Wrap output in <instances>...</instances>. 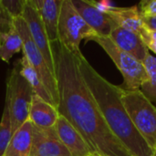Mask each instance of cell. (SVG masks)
Here are the masks:
<instances>
[{
  "label": "cell",
  "instance_id": "cell-27",
  "mask_svg": "<svg viewBox=\"0 0 156 156\" xmlns=\"http://www.w3.org/2000/svg\"><path fill=\"white\" fill-rule=\"evenodd\" d=\"M89 156H101V155H99V154H91L90 155H89Z\"/></svg>",
  "mask_w": 156,
  "mask_h": 156
},
{
  "label": "cell",
  "instance_id": "cell-26",
  "mask_svg": "<svg viewBox=\"0 0 156 156\" xmlns=\"http://www.w3.org/2000/svg\"><path fill=\"white\" fill-rule=\"evenodd\" d=\"M144 26L153 31H156V16H142Z\"/></svg>",
  "mask_w": 156,
  "mask_h": 156
},
{
  "label": "cell",
  "instance_id": "cell-3",
  "mask_svg": "<svg viewBox=\"0 0 156 156\" xmlns=\"http://www.w3.org/2000/svg\"><path fill=\"white\" fill-rule=\"evenodd\" d=\"M121 98L133 125L154 153L156 146V106L141 90H129L122 89Z\"/></svg>",
  "mask_w": 156,
  "mask_h": 156
},
{
  "label": "cell",
  "instance_id": "cell-4",
  "mask_svg": "<svg viewBox=\"0 0 156 156\" xmlns=\"http://www.w3.org/2000/svg\"><path fill=\"white\" fill-rule=\"evenodd\" d=\"M98 36L80 16L71 0H62L58 25V43L74 55L81 53L80 44L82 39L89 41Z\"/></svg>",
  "mask_w": 156,
  "mask_h": 156
},
{
  "label": "cell",
  "instance_id": "cell-24",
  "mask_svg": "<svg viewBox=\"0 0 156 156\" xmlns=\"http://www.w3.org/2000/svg\"><path fill=\"white\" fill-rule=\"evenodd\" d=\"M143 41L149 50L154 51L156 54V31L150 30L146 27L145 31L141 36Z\"/></svg>",
  "mask_w": 156,
  "mask_h": 156
},
{
  "label": "cell",
  "instance_id": "cell-9",
  "mask_svg": "<svg viewBox=\"0 0 156 156\" xmlns=\"http://www.w3.org/2000/svg\"><path fill=\"white\" fill-rule=\"evenodd\" d=\"M29 156H71L63 145L54 128H38L33 125L32 146Z\"/></svg>",
  "mask_w": 156,
  "mask_h": 156
},
{
  "label": "cell",
  "instance_id": "cell-28",
  "mask_svg": "<svg viewBox=\"0 0 156 156\" xmlns=\"http://www.w3.org/2000/svg\"><path fill=\"white\" fill-rule=\"evenodd\" d=\"M154 156H156V146H155V149H154Z\"/></svg>",
  "mask_w": 156,
  "mask_h": 156
},
{
  "label": "cell",
  "instance_id": "cell-23",
  "mask_svg": "<svg viewBox=\"0 0 156 156\" xmlns=\"http://www.w3.org/2000/svg\"><path fill=\"white\" fill-rule=\"evenodd\" d=\"M138 9L142 16H156V0H144L140 2Z\"/></svg>",
  "mask_w": 156,
  "mask_h": 156
},
{
  "label": "cell",
  "instance_id": "cell-14",
  "mask_svg": "<svg viewBox=\"0 0 156 156\" xmlns=\"http://www.w3.org/2000/svg\"><path fill=\"white\" fill-rule=\"evenodd\" d=\"M58 117L59 114L55 106L39 96L33 95L28 119L34 126L43 129L53 128Z\"/></svg>",
  "mask_w": 156,
  "mask_h": 156
},
{
  "label": "cell",
  "instance_id": "cell-19",
  "mask_svg": "<svg viewBox=\"0 0 156 156\" xmlns=\"http://www.w3.org/2000/svg\"><path fill=\"white\" fill-rule=\"evenodd\" d=\"M143 64L147 74V80L142 84L140 90L152 102H156V58L149 53Z\"/></svg>",
  "mask_w": 156,
  "mask_h": 156
},
{
  "label": "cell",
  "instance_id": "cell-11",
  "mask_svg": "<svg viewBox=\"0 0 156 156\" xmlns=\"http://www.w3.org/2000/svg\"><path fill=\"white\" fill-rule=\"evenodd\" d=\"M53 128L71 156H89L93 154L80 133L64 117L59 115Z\"/></svg>",
  "mask_w": 156,
  "mask_h": 156
},
{
  "label": "cell",
  "instance_id": "cell-10",
  "mask_svg": "<svg viewBox=\"0 0 156 156\" xmlns=\"http://www.w3.org/2000/svg\"><path fill=\"white\" fill-rule=\"evenodd\" d=\"M73 6L98 36L110 37L112 32L118 27L112 18L107 14L100 11L88 0H71Z\"/></svg>",
  "mask_w": 156,
  "mask_h": 156
},
{
  "label": "cell",
  "instance_id": "cell-13",
  "mask_svg": "<svg viewBox=\"0 0 156 156\" xmlns=\"http://www.w3.org/2000/svg\"><path fill=\"white\" fill-rule=\"evenodd\" d=\"M30 1L39 15L50 43H58V25L62 0Z\"/></svg>",
  "mask_w": 156,
  "mask_h": 156
},
{
  "label": "cell",
  "instance_id": "cell-21",
  "mask_svg": "<svg viewBox=\"0 0 156 156\" xmlns=\"http://www.w3.org/2000/svg\"><path fill=\"white\" fill-rule=\"evenodd\" d=\"M0 3L13 19L22 16L27 0H0Z\"/></svg>",
  "mask_w": 156,
  "mask_h": 156
},
{
  "label": "cell",
  "instance_id": "cell-7",
  "mask_svg": "<svg viewBox=\"0 0 156 156\" xmlns=\"http://www.w3.org/2000/svg\"><path fill=\"white\" fill-rule=\"evenodd\" d=\"M14 26L18 32L23 42V53L31 66L35 69L39 76L43 85L52 98L56 108L58 104V94L55 75L48 67L43 55L34 43L29 29L22 16L14 19Z\"/></svg>",
  "mask_w": 156,
  "mask_h": 156
},
{
  "label": "cell",
  "instance_id": "cell-25",
  "mask_svg": "<svg viewBox=\"0 0 156 156\" xmlns=\"http://www.w3.org/2000/svg\"><path fill=\"white\" fill-rule=\"evenodd\" d=\"M90 4L92 5H94L97 9H99L100 11L103 12V13H108L111 11H113L117 8V6L112 3L111 1L108 0H103V1H90Z\"/></svg>",
  "mask_w": 156,
  "mask_h": 156
},
{
  "label": "cell",
  "instance_id": "cell-15",
  "mask_svg": "<svg viewBox=\"0 0 156 156\" xmlns=\"http://www.w3.org/2000/svg\"><path fill=\"white\" fill-rule=\"evenodd\" d=\"M107 14L112 18L118 27L132 31L140 37L146 29L142 16L140 15L138 5H133L130 7L117 6L115 10L108 12Z\"/></svg>",
  "mask_w": 156,
  "mask_h": 156
},
{
  "label": "cell",
  "instance_id": "cell-6",
  "mask_svg": "<svg viewBox=\"0 0 156 156\" xmlns=\"http://www.w3.org/2000/svg\"><path fill=\"white\" fill-rule=\"evenodd\" d=\"M89 41L98 43L114 62L123 77L122 89L133 90H140L142 84L147 80V74L142 62L119 48L109 37L95 36Z\"/></svg>",
  "mask_w": 156,
  "mask_h": 156
},
{
  "label": "cell",
  "instance_id": "cell-5",
  "mask_svg": "<svg viewBox=\"0 0 156 156\" xmlns=\"http://www.w3.org/2000/svg\"><path fill=\"white\" fill-rule=\"evenodd\" d=\"M33 95L31 86L20 74L19 65H16L6 81L5 96L10 110L13 134L28 120Z\"/></svg>",
  "mask_w": 156,
  "mask_h": 156
},
{
  "label": "cell",
  "instance_id": "cell-22",
  "mask_svg": "<svg viewBox=\"0 0 156 156\" xmlns=\"http://www.w3.org/2000/svg\"><path fill=\"white\" fill-rule=\"evenodd\" d=\"M14 28V19L0 3V36L8 33Z\"/></svg>",
  "mask_w": 156,
  "mask_h": 156
},
{
  "label": "cell",
  "instance_id": "cell-16",
  "mask_svg": "<svg viewBox=\"0 0 156 156\" xmlns=\"http://www.w3.org/2000/svg\"><path fill=\"white\" fill-rule=\"evenodd\" d=\"M33 124L27 120L12 135L4 156H29L32 146Z\"/></svg>",
  "mask_w": 156,
  "mask_h": 156
},
{
  "label": "cell",
  "instance_id": "cell-1",
  "mask_svg": "<svg viewBox=\"0 0 156 156\" xmlns=\"http://www.w3.org/2000/svg\"><path fill=\"white\" fill-rule=\"evenodd\" d=\"M53 48L58 104V112L83 137L93 154L133 156L110 131L80 73L76 55L59 43Z\"/></svg>",
  "mask_w": 156,
  "mask_h": 156
},
{
  "label": "cell",
  "instance_id": "cell-20",
  "mask_svg": "<svg viewBox=\"0 0 156 156\" xmlns=\"http://www.w3.org/2000/svg\"><path fill=\"white\" fill-rule=\"evenodd\" d=\"M12 125L8 101L5 99V108L0 122V156H4L5 152L12 138Z\"/></svg>",
  "mask_w": 156,
  "mask_h": 156
},
{
  "label": "cell",
  "instance_id": "cell-8",
  "mask_svg": "<svg viewBox=\"0 0 156 156\" xmlns=\"http://www.w3.org/2000/svg\"><path fill=\"white\" fill-rule=\"evenodd\" d=\"M22 17L29 29L34 43L43 55L48 67L55 75V61L52 44L48 37L46 29L39 17V15L30 0H27Z\"/></svg>",
  "mask_w": 156,
  "mask_h": 156
},
{
  "label": "cell",
  "instance_id": "cell-18",
  "mask_svg": "<svg viewBox=\"0 0 156 156\" xmlns=\"http://www.w3.org/2000/svg\"><path fill=\"white\" fill-rule=\"evenodd\" d=\"M21 50L23 51V42L14 26L11 31L0 36V58L8 63L10 58Z\"/></svg>",
  "mask_w": 156,
  "mask_h": 156
},
{
  "label": "cell",
  "instance_id": "cell-2",
  "mask_svg": "<svg viewBox=\"0 0 156 156\" xmlns=\"http://www.w3.org/2000/svg\"><path fill=\"white\" fill-rule=\"evenodd\" d=\"M76 56L83 80L112 134L133 156H154V151L133 125L122 101L121 87L100 75L82 53Z\"/></svg>",
  "mask_w": 156,
  "mask_h": 156
},
{
  "label": "cell",
  "instance_id": "cell-17",
  "mask_svg": "<svg viewBox=\"0 0 156 156\" xmlns=\"http://www.w3.org/2000/svg\"><path fill=\"white\" fill-rule=\"evenodd\" d=\"M19 70H20V74L26 79V80L31 86L34 91V94L39 96L47 102L55 106V103L52 98L50 97L45 86L43 85L39 76L37 75V71L31 66V64L28 62V60L27 59L25 56H23V58L19 60Z\"/></svg>",
  "mask_w": 156,
  "mask_h": 156
},
{
  "label": "cell",
  "instance_id": "cell-12",
  "mask_svg": "<svg viewBox=\"0 0 156 156\" xmlns=\"http://www.w3.org/2000/svg\"><path fill=\"white\" fill-rule=\"evenodd\" d=\"M109 37L119 48L125 51L142 63L150 53L139 35L122 27H116Z\"/></svg>",
  "mask_w": 156,
  "mask_h": 156
}]
</instances>
